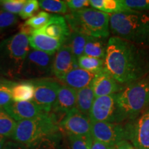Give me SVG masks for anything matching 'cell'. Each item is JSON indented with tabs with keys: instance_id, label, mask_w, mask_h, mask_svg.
<instances>
[{
	"instance_id": "obj_42",
	"label": "cell",
	"mask_w": 149,
	"mask_h": 149,
	"mask_svg": "<svg viewBox=\"0 0 149 149\" xmlns=\"http://www.w3.org/2000/svg\"><path fill=\"white\" fill-rule=\"evenodd\" d=\"M64 149H69V148H68V147H67V148H65V147H64Z\"/></svg>"
},
{
	"instance_id": "obj_9",
	"label": "cell",
	"mask_w": 149,
	"mask_h": 149,
	"mask_svg": "<svg viewBox=\"0 0 149 149\" xmlns=\"http://www.w3.org/2000/svg\"><path fill=\"white\" fill-rule=\"evenodd\" d=\"M35 87L33 102L44 113H50L57 97L61 85L53 78L31 79Z\"/></svg>"
},
{
	"instance_id": "obj_38",
	"label": "cell",
	"mask_w": 149,
	"mask_h": 149,
	"mask_svg": "<svg viewBox=\"0 0 149 149\" xmlns=\"http://www.w3.org/2000/svg\"><path fill=\"white\" fill-rule=\"evenodd\" d=\"M3 149H30L28 145L17 142L15 141H6Z\"/></svg>"
},
{
	"instance_id": "obj_36",
	"label": "cell",
	"mask_w": 149,
	"mask_h": 149,
	"mask_svg": "<svg viewBox=\"0 0 149 149\" xmlns=\"http://www.w3.org/2000/svg\"><path fill=\"white\" fill-rule=\"evenodd\" d=\"M16 84V81L5 79V77L0 76V91H6L10 93L11 90Z\"/></svg>"
},
{
	"instance_id": "obj_15",
	"label": "cell",
	"mask_w": 149,
	"mask_h": 149,
	"mask_svg": "<svg viewBox=\"0 0 149 149\" xmlns=\"http://www.w3.org/2000/svg\"><path fill=\"white\" fill-rule=\"evenodd\" d=\"M77 61L74 59L70 48L64 44L54 55L52 74L59 79L71 70L77 68Z\"/></svg>"
},
{
	"instance_id": "obj_41",
	"label": "cell",
	"mask_w": 149,
	"mask_h": 149,
	"mask_svg": "<svg viewBox=\"0 0 149 149\" xmlns=\"http://www.w3.org/2000/svg\"><path fill=\"white\" fill-rule=\"evenodd\" d=\"M6 143V138L0 135V149H3Z\"/></svg>"
},
{
	"instance_id": "obj_1",
	"label": "cell",
	"mask_w": 149,
	"mask_h": 149,
	"mask_svg": "<svg viewBox=\"0 0 149 149\" xmlns=\"http://www.w3.org/2000/svg\"><path fill=\"white\" fill-rule=\"evenodd\" d=\"M104 60L107 69L124 86L149 73V47L120 37L109 39Z\"/></svg>"
},
{
	"instance_id": "obj_19",
	"label": "cell",
	"mask_w": 149,
	"mask_h": 149,
	"mask_svg": "<svg viewBox=\"0 0 149 149\" xmlns=\"http://www.w3.org/2000/svg\"><path fill=\"white\" fill-rule=\"evenodd\" d=\"M96 73L81 68H74L59 80L64 85L77 91L91 86Z\"/></svg>"
},
{
	"instance_id": "obj_2",
	"label": "cell",
	"mask_w": 149,
	"mask_h": 149,
	"mask_svg": "<svg viewBox=\"0 0 149 149\" xmlns=\"http://www.w3.org/2000/svg\"><path fill=\"white\" fill-rule=\"evenodd\" d=\"M110 31L115 37L149 47V12L130 10L110 15Z\"/></svg>"
},
{
	"instance_id": "obj_33",
	"label": "cell",
	"mask_w": 149,
	"mask_h": 149,
	"mask_svg": "<svg viewBox=\"0 0 149 149\" xmlns=\"http://www.w3.org/2000/svg\"><path fill=\"white\" fill-rule=\"evenodd\" d=\"M40 8L39 1L37 0H28L19 15L23 19H27L34 15Z\"/></svg>"
},
{
	"instance_id": "obj_34",
	"label": "cell",
	"mask_w": 149,
	"mask_h": 149,
	"mask_svg": "<svg viewBox=\"0 0 149 149\" xmlns=\"http://www.w3.org/2000/svg\"><path fill=\"white\" fill-rule=\"evenodd\" d=\"M124 4L131 10L148 11L149 0H122Z\"/></svg>"
},
{
	"instance_id": "obj_35",
	"label": "cell",
	"mask_w": 149,
	"mask_h": 149,
	"mask_svg": "<svg viewBox=\"0 0 149 149\" xmlns=\"http://www.w3.org/2000/svg\"><path fill=\"white\" fill-rule=\"evenodd\" d=\"M66 1L68 8L70 10V12L88 8V7L90 6L89 0H68Z\"/></svg>"
},
{
	"instance_id": "obj_18",
	"label": "cell",
	"mask_w": 149,
	"mask_h": 149,
	"mask_svg": "<svg viewBox=\"0 0 149 149\" xmlns=\"http://www.w3.org/2000/svg\"><path fill=\"white\" fill-rule=\"evenodd\" d=\"M37 31L53 38L64 41L65 42L70 35V28L64 17L58 15H51L47 24Z\"/></svg>"
},
{
	"instance_id": "obj_14",
	"label": "cell",
	"mask_w": 149,
	"mask_h": 149,
	"mask_svg": "<svg viewBox=\"0 0 149 149\" xmlns=\"http://www.w3.org/2000/svg\"><path fill=\"white\" fill-rule=\"evenodd\" d=\"M91 86L95 97L117 94L124 88V86L117 82L106 67L97 72Z\"/></svg>"
},
{
	"instance_id": "obj_29",
	"label": "cell",
	"mask_w": 149,
	"mask_h": 149,
	"mask_svg": "<svg viewBox=\"0 0 149 149\" xmlns=\"http://www.w3.org/2000/svg\"><path fill=\"white\" fill-rule=\"evenodd\" d=\"M68 147L69 149H91L92 135L79 136L66 134Z\"/></svg>"
},
{
	"instance_id": "obj_28",
	"label": "cell",
	"mask_w": 149,
	"mask_h": 149,
	"mask_svg": "<svg viewBox=\"0 0 149 149\" xmlns=\"http://www.w3.org/2000/svg\"><path fill=\"white\" fill-rule=\"evenodd\" d=\"M39 1L40 7L43 10L52 13L67 14L68 8L66 1L60 0H40Z\"/></svg>"
},
{
	"instance_id": "obj_4",
	"label": "cell",
	"mask_w": 149,
	"mask_h": 149,
	"mask_svg": "<svg viewBox=\"0 0 149 149\" xmlns=\"http://www.w3.org/2000/svg\"><path fill=\"white\" fill-rule=\"evenodd\" d=\"M30 51L29 36L19 32L0 42V76L21 77L22 68Z\"/></svg>"
},
{
	"instance_id": "obj_5",
	"label": "cell",
	"mask_w": 149,
	"mask_h": 149,
	"mask_svg": "<svg viewBox=\"0 0 149 149\" xmlns=\"http://www.w3.org/2000/svg\"><path fill=\"white\" fill-rule=\"evenodd\" d=\"M70 30L88 37L106 39L110 35V15L93 8L70 12L64 17Z\"/></svg>"
},
{
	"instance_id": "obj_8",
	"label": "cell",
	"mask_w": 149,
	"mask_h": 149,
	"mask_svg": "<svg viewBox=\"0 0 149 149\" xmlns=\"http://www.w3.org/2000/svg\"><path fill=\"white\" fill-rule=\"evenodd\" d=\"M54 55L35 50L30 51L24 61L21 77L35 79L52 74Z\"/></svg>"
},
{
	"instance_id": "obj_31",
	"label": "cell",
	"mask_w": 149,
	"mask_h": 149,
	"mask_svg": "<svg viewBox=\"0 0 149 149\" xmlns=\"http://www.w3.org/2000/svg\"><path fill=\"white\" fill-rule=\"evenodd\" d=\"M26 3V0H3L1 1V10L13 14H19Z\"/></svg>"
},
{
	"instance_id": "obj_43",
	"label": "cell",
	"mask_w": 149,
	"mask_h": 149,
	"mask_svg": "<svg viewBox=\"0 0 149 149\" xmlns=\"http://www.w3.org/2000/svg\"><path fill=\"white\" fill-rule=\"evenodd\" d=\"M1 1H0V5H1Z\"/></svg>"
},
{
	"instance_id": "obj_22",
	"label": "cell",
	"mask_w": 149,
	"mask_h": 149,
	"mask_svg": "<svg viewBox=\"0 0 149 149\" xmlns=\"http://www.w3.org/2000/svg\"><path fill=\"white\" fill-rule=\"evenodd\" d=\"M35 87L30 80L17 82L10 92L11 97L13 102H31L33 100Z\"/></svg>"
},
{
	"instance_id": "obj_25",
	"label": "cell",
	"mask_w": 149,
	"mask_h": 149,
	"mask_svg": "<svg viewBox=\"0 0 149 149\" xmlns=\"http://www.w3.org/2000/svg\"><path fill=\"white\" fill-rule=\"evenodd\" d=\"M88 37L80 33L72 32L65 42L64 44L70 48L74 59L77 61L84 54L85 46Z\"/></svg>"
},
{
	"instance_id": "obj_7",
	"label": "cell",
	"mask_w": 149,
	"mask_h": 149,
	"mask_svg": "<svg viewBox=\"0 0 149 149\" xmlns=\"http://www.w3.org/2000/svg\"><path fill=\"white\" fill-rule=\"evenodd\" d=\"M91 135L95 140L115 146L120 141H130L129 122L124 125L107 122H91Z\"/></svg>"
},
{
	"instance_id": "obj_30",
	"label": "cell",
	"mask_w": 149,
	"mask_h": 149,
	"mask_svg": "<svg viewBox=\"0 0 149 149\" xmlns=\"http://www.w3.org/2000/svg\"><path fill=\"white\" fill-rule=\"evenodd\" d=\"M51 15L47 12L41 11L24 22V24L31 28L33 30H38L42 29L49 21Z\"/></svg>"
},
{
	"instance_id": "obj_21",
	"label": "cell",
	"mask_w": 149,
	"mask_h": 149,
	"mask_svg": "<svg viewBox=\"0 0 149 149\" xmlns=\"http://www.w3.org/2000/svg\"><path fill=\"white\" fill-rule=\"evenodd\" d=\"M90 6L93 9L109 15L131 10L124 4L122 0H90Z\"/></svg>"
},
{
	"instance_id": "obj_37",
	"label": "cell",
	"mask_w": 149,
	"mask_h": 149,
	"mask_svg": "<svg viewBox=\"0 0 149 149\" xmlns=\"http://www.w3.org/2000/svg\"><path fill=\"white\" fill-rule=\"evenodd\" d=\"M12 102V97L10 93L0 91V110H4L5 107Z\"/></svg>"
},
{
	"instance_id": "obj_16",
	"label": "cell",
	"mask_w": 149,
	"mask_h": 149,
	"mask_svg": "<svg viewBox=\"0 0 149 149\" xmlns=\"http://www.w3.org/2000/svg\"><path fill=\"white\" fill-rule=\"evenodd\" d=\"M29 45L33 50L54 55L65 44L64 41L53 38L44 33L33 30L29 36Z\"/></svg>"
},
{
	"instance_id": "obj_32",
	"label": "cell",
	"mask_w": 149,
	"mask_h": 149,
	"mask_svg": "<svg viewBox=\"0 0 149 149\" xmlns=\"http://www.w3.org/2000/svg\"><path fill=\"white\" fill-rule=\"evenodd\" d=\"M18 17L7 11L0 10V30L14 26L18 23Z\"/></svg>"
},
{
	"instance_id": "obj_40",
	"label": "cell",
	"mask_w": 149,
	"mask_h": 149,
	"mask_svg": "<svg viewBox=\"0 0 149 149\" xmlns=\"http://www.w3.org/2000/svg\"><path fill=\"white\" fill-rule=\"evenodd\" d=\"M115 149H135V148L130 141L124 140L115 145Z\"/></svg>"
},
{
	"instance_id": "obj_26",
	"label": "cell",
	"mask_w": 149,
	"mask_h": 149,
	"mask_svg": "<svg viewBox=\"0 0 149 149\" xmlns=\"http://www.w3.org/2000/svg\"><path fill=\"white\" fill-rule=\"evenodd\" d=\"M78 66L81 69L87 71L95 72H100L105 68V60L102 59L95 58L84 55L79 57L77 60Z\"/></svg>"
},
{
	"instance_id": "obj_10",
	"label": "cell",
	"mask_w": 149,
	"mask_h": 149,
	"mask_svg": "<svg viewBox=\"0 0 149 149\" xmlns=\"http://www.w3.org/2000/svg\"><path fill=\"white\" fill-rule=\"evenodd\" d=\"M89 118L91 122H107L121 124L117 104V94L95 97Z\"/></svg>"
},
{
	"instance_id": "obj_6",
	"label": "cell",
	"mask_w": 149,
	"mask_h": 149,
	"mask_svg": "<svg viewBox=\"0 0 149 149\" xmlns=\"http://www.w3.org/2000/svg\"><path fill=\"white\" fill-rule=\"evenodd\" d=\"M60 130L55 117L51 113H44L33 119L17 122L12 139L29 146L43 136Z\"/></svg>"
},
{
	"instance_id": "obj_11",
	"label": "cell",
	"mask_w": 149,
	"mask_h": 149,
	"mask_svg": "<svg viewBox=\"0 0 149 149\" xmlns=\"http://www.w3.org/2000/svg\"><path fill=\"white\" fill-rule=\"evenodd\" d=\"M59 127L66 134L79 136L91 135V122L89 116L81 113L77 109L65 115L59 123Z\"/></svg>"
},
{
	"instance_id": "obj_23",
	"label": "cell",
	"mask_w": 149,
	"mask_h": 149,
	"mask_svg": "<svg viewBox=\"0 0 149 149\" xmlns=\"http://www.w3.org/2000/svg\"><path fill=\"white\" fill-rule=\"evenodd\" d=\"M95 100V95L91 86L77 91L76 108L83 114L89 116L93 104Z\"/></svg>"
},
{
	"instance_id": "obj_27",
	"label": "cell",
	"mask_w": 149,
	"mask_h": 149,
	"mask_svg": "<svg viewBox=\"0 0 149 149\" xmlns=\"http://www.w3.org/2000/svg\"><path fill=\"white\" fill-rule=\"evenodd\" d=\"M17 123L4 110H0V135L12 138Z\"/></svg>"
},
{
	"instance_id": "obj_12",
	"label": "cell",
	"mask_w": 149,
	"mask_h": 149,
	"mask_svg": "<svg viewBox=\"0 0 149 149\" xmlns=\"http://www.w3.org/2000/svg\"><path fill=\"white\" fill-rule=\"evenodd\" d=\"M129 124L130 141L135 149H149V106Z\"/></svg>"
},
{
	"instance_id": "obj_20",
	"label": "cell",
	"mask_w": 149,
	"mask_h": 149,
	"mask_svg": "<svg viewBox=\"0 0 149 149\" xmlns=\"http://www.w3.org/2000/svg\"><path fill=\"white\" fill-rule=\"evenodd\" d=\"M30 149H64L63 135L60 131L46 135L29 145Z\"/></svg>"
},
{
	"instance_id": "obj_3",
	"label": "cell",
	"mask_w": 149,
	"mask_h": 149,
	"mask_svg": "<svg viewBox=\"0 0 149 149\" xmlns=\"http://www.w3.org/2000/svg\"><path fill=\"white\" fill-rule=\"evenodd\" d=\"M120 123L135 120L149 106V73L117 93Z\"/></svg>"
},
{
	"instance_id": "obj_39",
	"label": "cell",
	"mask_w": 149,
	"mask_h": 149,
	"mask_svg": "<svg viewBox=\"0 0 149 149\" xmlns=\"http://www.w3.org/2000/svg\"><path fill=\"white\" fill-rule=\"evenodd\" d=\"M91 149H115V146H110V145L104 144L100 141L93 139Z\"/></svg>"
},
{
	"instance_id": "obj_17",
	"label": "cell",
	"mask_w": 149,
	"mask_h": 149,
	"mask_svg": "<svg viewBox=\"0 0 149 149\" xmlns=\"http://www.w3.org/2000/svg\"><path fill=\"white\" fill-rule=\"evenodd\" d=\"M4 111L17 122L33 119L44 113L33 102H15L12 101L5 107Z\"/></svg>"
},
{
	"instance_id": "obj_24",
	"label": "cell",
	"mask_w": 149,
	"mask_h": 149,
	"mask_svg": "<svg viewBox=\"0 0 149 149\" xmlns=\"http://www.w3.org/2000/svg\"><path fill=\"white\" fill-rule=\"evenodd\" d=\"M107 42H106L103 38L88 37L84 55L95 58L105 59Z\"/></svg>"
},
{
	"instance_id": "obj_13",
	"label": "cell",
	"mask_w": 149,
	"mask_h": 149,
	"mask_svg": "<svg viewBox=\"0 0 149 149\" xmlns=\"http://www.w3.org/2000/svg\"><path fill=\"white\" fill-rule=\"evenodd\" d=\"M76 97L77 91L67 86L61 85L57 93V99L50 112L55 117L59 124L61 122V117L62 120L67 113L77 109Z\"/></svg>"
}]
</instances>
